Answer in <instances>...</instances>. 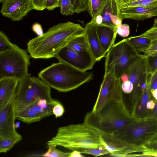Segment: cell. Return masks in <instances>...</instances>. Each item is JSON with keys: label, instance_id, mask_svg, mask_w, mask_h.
I'll use <instances>...</instances> for the list:
<instances>
[{"label": "cell", "instance_id": "b9f144b4", "mask_svg": "<svg viewBox=\"0 0 157 157\" xmlns=\"http://www.w3.org/2000/svg\"><path fill=\"white\" fill-rule=\"evenodd\" d=\"M150 75L149 84L151 90L157 89V70L152 75Z\"/></svg>", "mask_w": 157, "mask_h": 157}, {"label": "cell", "instance_id": "d6a6232c", "mask_svg": "<svg viewBox=\"0 0 157 157\" xmlns=\"http://www.w3.org/2000/svg\"><path fill=\"white\" fill-rule=\"evenodd\" d=\"M157 70V53L153 56L147 57V72L152 75Z\"/></svg>", "mask_w": 157, "mask_h": 157}, {"label": "cell", "instance_id": "484cf974", "mask_svg": "<svg viewBox=\"0 0 157 157\" xmlns=\"http://www.w3.org/2000/svg\"><path fill=\"white\" fill-rule=\"evenodd\" d=\"M142 146L145 149L146 156L157 157V131Z\"/></svg>", "mask_w": 157, "mask_h": 157}, {"label": "cell", "instance_id": "60d3db41", "mask_svg": "<svg viewBox=\"0 0 157 157\" xmlns=\"http://www.w3.org/2000/svg\"><path fill=\"white\" fill-rule=\"evenodd\" d=\"M121 86L122 91L127 94H130L132 92L134 87L133 84L129 80L122 82Z\"/></svg>", "mask_w": 157, "mask_h": 157}, {"label": "cell", "instance_id": "816d5d0a", "mask_svg": "<svg viewBox=\"0 0 157 157\" xmlns=\"http://www.w3.org/2000/svg\"><path fill=\"white\" fill-rule=\"evenodd\" d=\"M6 0H0V3H2Z\"/></svg>", "mask_w": 157, "mask_h": 157}, {"label": "cell", "instance_id": "9a60e30c", "mask_svg": "<svg viewBox=\"0 0 157 157\" xmlns=\"http://www.w3.org/2000/svg\"><path fill=\"white\" fill-rule=\"evenodd\" d=\"M84 30L89 51L95 61H99L106 55L103 51L98 36L96 25L91 20L86 24Z\"/></svg>", "mask_w": 157, "mask_h": 157}, {"label": "cell", "instance_id": "cb8c5ba5", "mask_svg": "<svg viewBox=\"0 0 157 157\" xmlns=\"http://www.w3.org/2000/svg\"><path fill=\"white\" fill-rule=\"evenodd\" d=\"M67 45L71 48L77 52L89 51L88 43L85 33L75 37L69 42Z\"/></svg>", "mask_w": 157, "mask_h": 157}, {"label": "cell", "instance_id": "836d02e7", "mask_svg": "<svg viewBox=\"0 0 157 157\" xmlns=\"http://www.w3.org/2000/svg\"><path fill=\"white\" fill-rule=\"evenodd\" d=\"M137 36L148 39L151 41L157 40V27H152L144 33Z\"/></svg>", "mask_w": 157, "mask_h": 157}, {"label": "cell", "instance_id": "d590c367", "mask_svg": "<svg viewBox=\"0 0 157 157\" xmlns=\"http://www.w3.org/2000/svg\"><path fill=\"white\" fill-rule=\"evenodd\" d=\"M52 111L53 114L57 118L63 115L64 113L65 110L62 104L58 101L54 105Z\"/></svg>", "mask_w": 157, "mask_h": 157}, {"label": "cell", "instance_id": "e0dca14e", "mask_svg": "<svg viewBox=\"0 0 157 157\" xmlns=\"http://www.w3.org/2000/svg\"><path fill=\"white\" fill-rule=\"evenodd\" d=\"M19 81L18 79L12 77L0 79V109L16 96Z\"/></svg>", "mask_w": 157, "mask_h": 157}, {"label": "cell", "instance_id": "7c38bea8", "mask_svg": "<svg viewBox=\"0 0 157 157\" xmlns=\"http://www.w3.org/2000/svg\"><path fill=\"white\" fill-rule=\"evenodd\" d=\"M32 10L31 0H6L2 3L0 12L13 21L22 20Z\"/></svg>", "mask_w": 157, "mask_h": 157}, {"label": "cell", "instance_id": "6da1fadb", "mask_svg": "<svg viewBox=\"0 0 157 157\" xmlns=\"http://www.w3.org/2000/svg\"><path fill=\"white\" fill-rule=\"evenodd\" d=\"M84 34V28L80 24L71 21L60 23L29 40L27 44V51L34 59L52 58L71 39Z\"/></svg>", "mask_w": 157, "mask_h": 157}, {"label": "cell", "instance_id": "4fadbf2b", "mask_svg": "<svg viewBox=\"0 0 157 157\" xmlns=\"http://www.w3.org/2000/svg\"><path fill=\"white\" fill-rule=\"evenodd\" d=\"M97 25L117 28L122 20L119 14L118 4L116 0H107L95 18L92 19Z\"/></svg>", "mask_w": 157, "mask_h": 157}, {"label": "cell", "instance_id": "52a82bcc", "mask_svg": "<svg viewBox=\"0 0 157 157\" xmlns=\"http://www.w3.org/2000/svg\"><path fill=\"white\" fill-rule=\"evenodd\" d=\"M123 39L114 44L107 52L105 63V73L114 66L117 78H121L124 73H127L130 66L140 55Z\"/></svg>", "mask_w": 157, "mask_h": 157}, {"label": "cell", "instance_id": "1f68e13d", "mask_svg": "<svg viewBox=\"0 0 157 157\" xmlns=\"http://www.w3.org/2000/svg\"><path fill=\"white\" fill-rule=\"evenodd\" d=\"M76 150L79 151L82 154L83 153L90 155L95 157L110 154L109 151L107 149L105 148H83Z\"/></svg>", "mask_w": 157, "mask_h": 157}, {"label": "cell", "instance_id": "7dc6e473", "mask_svg": "<svg viewBox=\"0 0 157 157\" xmlns=\"http://www.w3.org/2000/svg\"><path fill=\"white\" fill-rule=\"evenodd\" d=\"M121 79L122 82L128 81L129 80L128 75L126 73H124L121 76Z\"/></svg>", "mask_w": 157, "mask_h": 157}, {"label": "cell", "instance_id": "bcb514c9", "mask_svg": "<svg viewBox=\"0 0 157 157\" xmlns=\"http://www.w3.org/2000/svg\"><path fill=\"white\" fill-rule=\"evenodd\" d=\"M148 117H151L157 118V101L156 102L154 108L150 113Z\"/></svg>", "mask_w": 157, "mask_h": 157}, {"label": "cell", "instance_id": "9c48e42d", "mask_svg": "<svg viewBox=\"0 0 157 157\" xmlns=\"http://www.w3.org/2000/svg\"><path fill=\"white\" fill-rule=\"evenodd\" d=\"M121 78L116 77L114 66L104 74L99 92L92 111H99L105 105L113 102L124 103Z\"/></svg>", "mask_w": 157, "mask_h": 157}, {"label": "cell", "instance_id": "5bb4252c", "mask_svg": "<svg viewBox=\"0 0 157 157\" xmlns=\"http://www.w3.org/2000/svg\"><path fill=\"white\" fill-rule=\"evenodd\" d=\"M15 97L6 106L0 109V138H6L21 135L16 131L15 126Z\"/></svg>", "mask_w": 157, "mask_h": 157}, {"label": "cell", "instance_id": "30bf717a", "mask_svg": "<svg viewBox=\"0 0 157 157\" xmlns=\"http://www.w3.org/2000/svg\"><path fill=\"white\" fill-rule=\"evenodd\" d=\"M101 132L105 148L109 151L111 156L145 157V149L143 146H138L127 143L113 133Z\"/></svg>", "mask_w": 157, "mask_h": 157}, {"label": "cell", "instance_id": "2e32d148", "mask_svg": "<svg viewBox=\"0 0 157 157\" xmlns=\"http://www.w3.org/2000/svg\"><path fill=\"white\" fill-rule=\"evenodd\" d=\"M119 14L121 19H130L144 20L157 16V6L147 7L135 6L119 9Z\"/></svg>", "mask_w": 157, "mask_h": 157}, {"label": "cell", "instance_id": "f35d334b", "mask_svg": "<svg viewBox=\"0 0 157 157\" xmlns=\"http://www.w3.org/2000/svg\"><path fill=\"white\" fill-rule=\"evenodd\" d=\"M46 0H31L33 10L42 11L45 9Z\"/></svg>", "mask_w": 157, "mask_h": 157}, {"label": "cell", "instance_id": "603a6c76", "mask_svg": "<svg viewBox=\"0 0 157 157\" xmlns=\"http://www.w3.org/2000/svg\"><path fill=\"white\" fill-rule=\"evenodd\" d=\"M44 118L43 116L29 106L18 114L16 117V119L29 124L39 121Z\"/></svg>", "mask_w": 157, "mask_h": 157}, {"label": "cell", "instance_id": "83f0119b", "mask_svg": "<svg viewBox=\"0 0 157 157\" xmlns=\"http://www.w3.org/2000/svg\"><path fill=\"white\" fill-rule=\"evenodd\" d=\"M107 0H89L88 10L92 19L95 18Z\"/></svg>", "mask_w": 157, "mask_h": 157}, {"label": "cell", "instance_id": "ee69618b", "mask_svg": "<svg viewBox=\"0 0 157 157\" xmlns=\"http://www.w3.org/2000/svg\"><path fill=\"white\" fill-rule=\"evenodd\" d=\"M156 101L155 100L151 99L147 102V108L150 110H153L155 108Z\"/></svg>", "mask_w": 157, "mask_h": 157}, {"label": "cell", "instance_id": "3957f363", "mask_svg": "<svg viewBox=\"0 0 157 157\" xmlns=\"http://www.w3.org/2000/svg\"><path fill=\"white\" fill-rule=\"evenodd\" d=\"M39 78L58 91L67 92L75 90L92 79V72L84 71L65 63H53L42 69Z\"/></svg>", "mask_w": 157, "mask_h": 157}, {"label": "cell", "instance_id": "e575fe53", "mask_svg": "<svg viewBox=\"0 0 157 157\" xmlns=\"http://www.w3.org/2000/svg\"><path fill=\"white\" fill-rule=\"evenodd\" d=\"M117 33L119 36L123 37L128 36L130 34L129 25L126 24H121L117 29Z\"/></svg>", "mask_w": 157, "mask_h": 157}, {"label": "cell", "instance_id": "f907efd6", "mask_svg": "<svg viewBox=\"0 0 157 157\" xmlns=\"http://www.w3.org/2000/svg\"><path fill=\"white\" fill-rule=\"evenodd\" d=\"M152 27H157V17L155 19Z\"/></svg>", "mask_w": 157, "mask_h": 157}, {"label": "cell", "instance_id": "74e56055", "mask_svg": "<svg viewBox=\"0 0 157 157\" xmlns=\"http://www.w3.org/2000/svg\"><path fill=\"white\" fill-rule=\"evenodd\" d=\"M144 53L148 56H155L157 53V40L151 41L150 47Z\"/></svg>", "mask_w": 157, "mask_h": 157}, {"label": "cell", "instance_id": "4dcf8cb0", "mask_svg": "<svg viewBox=\"0 0 157 157\" xmlns=\"http://www.w3.org/2000/svg\"><path fill=\"white\" fill-rule=\"evenodd\" d=\"M16 44L11 43L7 36L2 31L0 32V53L13 48Z\"/></svg>", "mask_w": 157, "mask_h": 157}, {"label": "cell", "instance_id": "277c9868", "mask_svg": "<svg viewBox=\"0 0 157 157\" xmlns=\"http://www.w3.org/2000/svg\"><path fill=\"white\" fill-rule=\"evenodd\" d=\"M139 118L131 113L124 103L113 102L105 105L97 112H88L84 121L101 132L113 133Z\"/></svg>", "mask_w": 157, "mask_h": 157}, {"label": "cell", "instance_id": "7bdbcfd3", "mask_svg": "<svg viewBox=\"0 0 157 157\" xmlns=\"http://www.w3.org/2000/svg\"><path fill=\"white\" fill-rule=\"evenodd\" d=\"M32 29L33 31L36 34L37 36H40L44 33L41 26L39 24H34L32 26Z\"/></svg>", "mask_w": 157, "mask_h": 157}, {"label": "cell", "instance_id": "f6af8a7d", "mask_svg": "<svg viewBox=\"0 0 157 157\" xmlns=\"http://www.w3.org/2000/svg\"><path fill=\"white\" fill-rule=\"evenodd\" d=\"M84 156L79 151L77 150H74L71 152L69 157H83Z\"/></svg>", "mask_w": 157, "mask_h": 157}, {"label": "cell", "instance_id": "681fc988", "mask_svg": "<svg viewBox=\"0 0 157 157\" xmlns=\"http://www.w3.org/2000/svg\"><path fill=\"white\" fill-rule=\"evenodd\" d=\"M118 4L127 2L135 0H116Z\"/></svg>", "mask_w": 157, "mask_h": 157}, {"label": "cell", "instance_id": "d6986e66", "mask_svg": "<svg viewBox=\"0 0 157 157\" xmlns=\"http://www.w3.org/2000/svg\"><path fill=\"white\" fill-rule=\"evenodd\" d=\"M98 36L104 53L106 55L114 44L116 38L117 29L103 25H97Z\"/></svg>", "mask_w": 157, "mask_h": 157}, {"label": "cell", "instance_id": "8fae6325", "mask_svg": "<svg viewBox=\"0 0 157 157\" xmlns=\"http://www.w3.org/2000/svg\"><path fill=\"white\" fill-rule=\"evenodd\" d=\"M55 57L59 62L65 63L84 71L91 69L96 62L89 51L77 52L67 45L62 48Z\"/></svg>", "mask_w": 157, "mask_h": 157}, {"label": "cell", "instance_id": "c3c4849f", "mask_svg": "<svg viewBox=\"0 0 157 157\" xmlns=\"http://www.w3.org/2000/svg\"><path fill=\"white\" fill-rule=\"evenodd\" d=\"M152 96L154 98L156 101H157V89L151 90Z\"/></svg>", "mask_w": 157, "mask_h": 157}, {"label": "cell", "instance_id": "5b68a950", "mask_svg": "<svg viewBox=\"0 0 157 157\" xmlns=\"http://www.w3.org/2000/svg\"><path fill=\"white\" fill-rule=\"evenodd\" d=\"M41 99L48 102L53 100L50 87L46 83L39 78L29 75L19 80L14 101L15 117Z\"/></svg>", "mask_w": 157, "mask_h": 157}, {"label": "cell", "instance_id": "ba28073f", "mask_svg": "<svg viewBox=\"0 0 157 157\" xmlns=\"http://www.w3.org/2000/svg\"><path fill=\"white\" fill-rule=\"evenodd\" d=\"M157 131V118L147 117L139 118L129 125L113 133L129 143L142 146Z\"/></svg>", "mask_w": 157, "mask_h": 157}, {"label": "cell", "instance_id": "d4e9b609", "mask_svg": "<svg viewBox=\"0 0 157 157\" xmlns=\"http://www.w3.org/2000/svg\"><path fill=\"white\" fill-rule=\"evenodd\" d=\"M22 139V137L21 135L11 137L0 138V153L7 152Z\"/></svg>", "mask_w": 157, "mask_h": 157}, {"label": "cell", "instance_id": "44dd1931", "mask_svg": "<svg viewBox=\"0 0 157 157\" xmlns=\"http://www.w3.org/2000/svg\"><path fill=\"white\" fill-rule=\"evenodd\" d=\"M149 78L150 76L144 92L136 112L135 116L138 118L148 117L150 114L148 113L149 110L146 107L147 102L152 97L149 84Z\"/></svg>", "mask_w": 157, "mask_h": 157}, {"label": "cell", "instance_id": "ac0fdd59", "mask_svg": "<svg viewBox=\"0 0 157 157\" xmlns=\"http://www.w3.org/2000/svg\"><path fill=\"white\" fill-rule=\"evenodd\" d=\"M149 76L147 71L134 86L133 89L130 94L129 97L130 112L135 116L138 106L147 84Z\"/></svg>", "mask_w": 157, "mask_h": 157}, {"label": "cell", "instance_id": "7a4b0ae2", "mask_svg": "<svg viewBox=\"0 0 157 157\" xmlns=\"http://www.w3.org/2000/svg\"><path fill=\"white\" fill-rule=\"evenodd\" d=\"M47 144L73 151L83 148L105 149L101 131L84 121L59 128L56 135Z\"/></svg>", "mask_w": 157, "mask_h": 157}, {"label": "cell", "instance_id": "8d00e7d4", "mask_svg": "<svg viewBox=\"0 0 157 157\" xmlns=\"http://www.w3.org/2000/svg\"><path fill=\"white\" fill-rule=\"evenodd\" d=\"M61 0H46L45 4V9L48 10H52L60 7Z\"/></svg>", "mask_w": 157, "mask_h": 157}, {"label": "cell", "instance_id": "8992f818", "mask_svg": "<svg viewBox=\"0 0 157 157\" xmlns=\"http://www.w3.org/2000/svg\"><path fill=\"white\" fill-rule=\"evenodd\" d=\"M30 58L27 51L16 44L11 49L0 53V79L12 77L20 80L28 76Z\"/></svg>", "mask_w": 157, "mask_h": 157}, {"label": "cell", "instance_id": "ab89813d", "mask_svg": "<svg viewBox=\"0 0 157 157\" xmlns=\"http://www.w3.org/2000/svg\"><path fill=\"white\" fill-rule=\"evenodd\" d=\"M89 0H79L78 5L75 10V13H79L88 9Z\"/></svg>", "mask_w": 157, "mask_h": 157}, {"label": "cell", "instance_id": "f1b7e54d", "mask_svg": "<svg viewBox=\"0 0 157 157\" xmlns=\"http://www.w3.org/2000/svg\"><path fill=\"white\" fill-rule=\"evenodd\" d=\"M47 151L41 155L43 157H69L71 152H65L57 149L56 146L48 145Z\"/></svg>", "mask_w": 157, "mask_h": 157}, {"label": "cell", "instance_id": "7402d4cb", "mask_svg": "<svg viewBox=\"0 0 157 157\" xmlns=\"http://www.w3.org/2000/svg\"><path fill=\"white\" fill-rule=\"evenodd\" d=\"M127 43L138 53L144 52L150 47L151 40L148 39L136 36L126 39Z\"/></svg>", "mask_w": 157, "mask_h": 157}, {"label": "cell", "instance_id": "4316f807", "mask_svg": "<svg viewBox=\"0 0 157 157\" xmlns=\"http://www.w3.org/2000/svg\"><path fill=\"white\" fill-rule=\"evenodd\" d=\"M118 4L119 9L135 6L155 7L157 6V0H135Z\"/></svg>", "mask_w": 157, "mask_h": 157}, {"label": "cell", "instance_id": "f546056e", "mask_svg": "<svg viewBox=\"0 0 157 157\" xmlns=\"http://www.w3.org/2000/svg\"><path fill=\"white\" fill-rule=\"evenodd\" d=\"M60 12L63 15H71L75 13V8L71 0H61Z\"/></svg>", "mask_w": 157, "mask_h": 157}, {"label": "cell", "instance_id": "ffe728a7", "mask_svg": "<svg viewBox=\"0 0 157 157\" xmlns=\"http://www.w3.org/2000/svg\"><path fill=\"white\" fill-rule=\"evenodd\" d=\"M148 56L140 54L129 68L127 74L134 86L141 76L147 71Z\"/></svg>", "mask_w": 157, "mask_h": 157}]
</instances>
